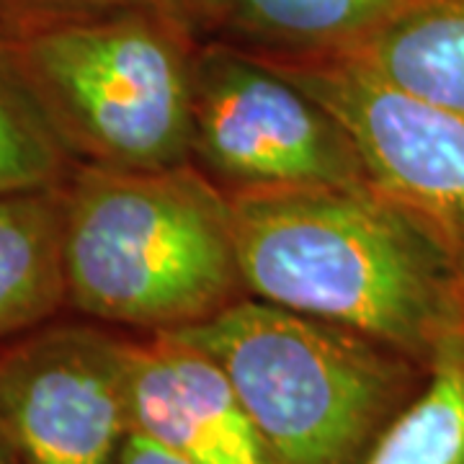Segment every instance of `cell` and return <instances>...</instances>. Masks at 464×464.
<instances>
[{
	"label": "cell",
	"mask_w": 464,
	"mask_h": 464,
	"mask_svg": "<svg viewBox=\"0 0 464 464\" xmlns=\"http://www.w3.org/2000/svg\"><path fill=\"white\" fill-rule=\"evenodd\" d=\"M75 166L24 65L18 36L0 29V194L63 186Z\"/></svg>",
	"instance_id": "4fadbf2b"
},
{
	"label": "cell",
	"mask_w": 464,
	"mask_h": 464,
	"mask_svg": "<svg viewBox=\"0 0 464 464\" xmlns=\"http://www.w3.org/2000/svg\"><path fill=\"white\" fill-rule=\"evenodd\" d=\"M405 0H194L188 24H209L232 47L282 60L351 50Z\"/></svg>",
	"instance_id": "9c48e42d"
},
{
	"label": "cell",
	"mask_w": 464,
	"mask_h": 464,
	"mask_svg": "<svg viewBox=\"0 0 464 464\" xmlns=\"http://www.w3.org/2000/svg\"><path fill=\"white\" fill-rule=\"evenodd\" d=\"M194 158L227 191L369 186L338 119L268 60L227 42L197 47Z\"/></svg>",
	"instance_id": "5b68a950"
},
{
	"label": "cell",
	"mask_w": 464,
	"mask_h": 464,
	"mask_svg": "<svg viewBox=\"0 0 464 464\" xmlns=\"http://www.w3.org/2000/svg\"><path fill=\"white\" fill-rule=\"evenodd\" d=\"M121 464H194L183 457L170 454L163 447L152 444L150 439L140 436V433L130 431L127 444H124V454H121Z\"/></svg>",
	"instance_id": "9a60e30c"
},
{
	"label": "cell",
	"mask_w": 464,
	"mask_h": 464,
	"mask_svg": "<svg viewBox=\"0 0 464 464\" xmlns=\"http://www.w3.org/2000/svg\"><path fill=\"white\" fill-rule=\"evenodd\" d=\"M130 431L194 464H274L215 359L179 333L127 346Z\"/></svg>",
	"instance_id": "ba28073f"
},
{
	"label": "cell",
	"mask_w": 464,
	"mask_h": 464,
	"mask_svg": "<svg viewBox=\"0 0 464 464\" xmlns=\"http://www.w3.org/2000/svg\"><path fill=\"white\" fill-rule=\"evenodd\" d=\"M191 8L194 0H0V29L26 36L127 11H168L188 21Z\"/></svg>",
	"instance_id": "5bb4252c"
},
{
	"label": "cell",
	"mask_w": 464,
	"mask_h": 464,
	"mask_svg": "<svg viewBox=\"0 0 464 464\" xmlns=\"http://www.w3.org/2000/svg\"><path fill=\"white\" fill-rule=\"evenodd\" d=\"M173 333L225 369L274 464H362L413 380L395 348L256 297Z\"/></svg>",
	"instance_id": "3957f363"
},
{
	"label": "cell",
	"mask_w": 464,
	"mask_h": 464,
	"mask_svg": "<svg viewBox=\"0 0 464 464\" xmlns=\"http://www.w3.org/2000/svg\"><path fill=\"white\" fill-rule=\"evenodd\" d=\"M250 297L343 325L429 364L464 289L444 256L369 186L227 191Z\"/></svg>",
	"instance_id": "6da1fadb"
},
{
	"label": "cell",
	"mask_w": 464,
	"mask_h": 464,
	"mask_svg": "<svg viewBox=\"0 0 464 464\" xmlns=\"http://www.w3.org/2000/svg\"><path fill=\"white\" fill-rule=\"evenodd\" d=\"M333 57L464 114V0H405L374 32Z\"/></svg>",
	"instance_id": "8fae6325"
},
{
	"label": "cell",
	"mask_w": 464,
	"mask_h": 464,
	"mask_svg": "<svg viewBox=\"0 0 464 464\" xmlns=\"http://www.w3.org/2000/svg\"><path fill=\"white\" fill-rule=\"evenodd\" d=\"M264 60L338 119L369 188L431 240L464 289L462 111L405 93L343 57Z\"/></svg>",
	"instance_id": "8992f818"
},
{
	"label": "cell",
	"mask_w": 464,
	"mask_h": 464,
	"mask_svg": "<svg viewBox=\"0 0 464 464\" xmlns=\"http://www.w3.org/2000/svg\"><path fill=\"white\" fill-rule=\"evenodd\" d=\"M127 338L50 320L0 346V431L24 464H121Z\"/></svg>",
	"instance_id": "52a82bcc"
},
{
	"label": "cell",
	"mask_w": 464,
	"mask_h": 464,
	"mask_svg": "<svg viewBox=\"0 0 464 464\" xmlns=\"http://www.w3.org/2000/svg\"><path fill=\"white\" fill-rule=\"evenodd\" d=\"M67 307L150 333L183 331L246 292L230 197L191 163H78L65 181Z\"/></svg>",
	"instance_id": "7a4b0ae2"
},
{
	"label": "cell",
	"mask_w": 464,
	"mask_h": 464,
	"mask_svg": "<svg viewBox=\"0 0 464 464\" xmlns=\"http://www.w3.org/2000/svg\"><path fill=\"white\" fill-rule=\"evenodd\" d=\"M18 47L78 163H191L199 44L186 18L127 11L18 36Z\"/></svg>",
	"instance_id": "277c9868"
},
{
	"label": "cell",
	"mask_w": 464,
	"mask_h": 464,
	"mask_svg": "<svg viewBox=\"0 0 464 464\" xmlns=\"http://www.w3.org/2000/svg\"><path fill=\"white\" fill-rule=\"evenodd\" d=\"M0 464H24L18 459L16 449L11 447V441L5 439V433L0 431Z\"/></svg>",
	"instance_id": "2e32d148"
},
{
	"label": "cell",
	"mask_w": 464,
	"mask_h": 464,
	"mask_svg": "<svg viewBox=\"0 0 464 464\" xmlns=\"http://www.w3.org/2000/svg\"><path fill=\"white\" fill-rule=\"evenodd\" d=\"M426 366V384L384 426L362 464H464V310Z\"/></svg>",
	"instance_id": "7c38bea8"
},
{
	"label": "cell",
	"mask_w": 464,
	"mask_h": 464,
	"mask_svg": "<svg viewBox=\"0 0 464 464\" xmlns=\"http://www.w3.org/2000/svg\"><path fill=\"white\" fill-rule=\"evenodd\" d=\"M65 183L0 194V341L60 315L65 289Z\"/></svg>",
	"instance_id": "30bf717a"
}]
</instances>
